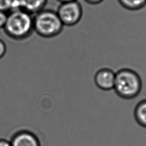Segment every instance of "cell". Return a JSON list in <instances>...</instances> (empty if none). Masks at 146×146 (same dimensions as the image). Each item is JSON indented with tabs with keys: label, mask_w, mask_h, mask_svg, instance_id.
<instances>
[{
	"label": "cell",
	"mask_w": 146,
	"mask_h": 146,
	"mask_svg": "<svg viewBox=\"0 0 146 146\" xmlns=\"http://www.w3.org/2000/svg\"><path fill=\"white\" fill-rule=\"evenodd\" d=\"M120 5L125 9L135 11L138 10L146 5V0H117Z\"/></svg>",
	"instance_id": "9"
},
{
	"label": "cell",
	"mask_w": 146,
	"mask_h": 146,
	"mask_svg": "<svg viewBox=\"0 0 146 146\" xmlns=\"http://www.w3.org/2000/svg\"><path fill=\"white\" fill-rule=\"evenodd\" d=\"M34 27V22L29 14L19 10L12 11L7 15L4 29L11 38L21 39L26 38Z\"/></svg>",
	"instance_id": "2"
},
{
	"label": "cell",
	"mask_w": 146,
	"mask_h": 146,
	"mask_svg": "<svg viewBox=\"0 0 146 146\" xmlns=\"http://www.w3.org/2000/svg\"><path fill=\"white\" fill-rule=\"evenodd\" d=\"M0 146H11L10 141L4 139H0Z\"/></svg>",
	"instance_id": "14"
},
{
	"label": "cell",
	"mask_w": 146,
	"mask_h": 146,
	"mask_svg": "<svg viewBox=\"0 0 146 146\" xmlns=\"http://www.w3.org/2000/svg\"><path fill=\"white\" fill-rule=\"evenodd\" d=\"M6 52V46L5 42L0 39V59L2 58Z\"/></svg>",
	"instance_id": "13"
},
{
	"label": "cell",
	"mask_w": 146,
	"mask_h": 146,
	"mask_svg": "<svg viewBox=\"0 0 146 146\" xmlns=\"http://www.w3.org/2000/svg\"><path fill=\"white\" fill-rule=\"evenodd\" d=\"M134 116L139 125L146 128V99L137 103L134 110Z\"/></svg>",
	"instance_id": "7"
},
{
	"label": "cell",
	"mask_w": 146,
	"mask_h": 146,
	"mask_svg": "<svg viewBox=\"0 0 146 146\" xmlns=\"http://www.w3.org/2000/svg\"><path fill=\"white\" fill-rule=\"evenodd\" d=\"M11 146H40L38 137L29 131H20L12 137Z\"/></svg>",
	"instance_id": "6"
},
{
	"label": "cell",
	"mask_w": 146,
	"mask_h": 146,
	"mask_svg": "<svg viewBox=\"0 0 146 146\" xmlns=\"http://www.w3.org/2000/svg\"><path fill=\"white\" fill-rule=\"evenodd\" d=\"M141 86V78L134 70L125 68L116 72L113 89L120 98L125 99L135 98L140 93Z\"/></svg>",
	"instance_id": "1"
},
{
	"label": "cell",
	"mask_w": 146,
	"mask_h": 146,
	"mask_svg": "<svg viewBox=\"0 0 146 146\" xmlns=\"http://www.w3.org/2000/svg\"><path fill=\"white\" fill-rule=\"evenodd\" d=\"M7 19V15L4 13V11H0V28L4 27Z\"/></svg>",
	"instance_id": "12"
},
{
	"label": "cell",
	"mask_w": 146,
	"mask_h": 146,
	"mask_svg": "<svg viewBox=\"0 0 146 146\" xmlns=\"http://www.w3.org/2000/svg\"><path fill=\"white\" fill-rule=\"evenodd\" d=\"M11 0H0V11H6L10 9Z\"/></svg>",
	"instance_id": "11"
},
{
	"label": "cell",
	"mask_w": 146,
	"mask_h": 146,
	"mask_svg": "<svg viewBox=\"0 0 146 146\" xmlns=\"http://www.w3.org/2000/svg\"><path fill=\"white\" fill-rule=\"evenodd\" d=\"M47 1V0H21L22 9L30 12L38 11L43 8Z\"/></svg>",
	"instance_id": "8"
},
{
	"label": "cell",
	"mask_w": 146,
	"mask_h": 146,
	"mask_svg": "<svg viewBox=\"0 0 146 146\" xmlns=\"http://www.w3.org/2000/svg\"><path fill=\"white\" fill-rule=\"evenodd\" d=\"M115 74L112 70L103 68L96 71L94 75V82L96 86L104 91H109L113 88Z\"/></svg>",
	"instance_id": "5"
},
{
	"label": "cell",
	"mask_w": 146,
	"mask_h": 146,
	"mask_svg": "<svg viewBox=\"0 0 146 146\" xmlns=\"http://www.w3.org/2000/svg\"><path fill=\"white\" fill-rule=\"evenodd\" d=\"M104 0H84V1L91 5H98L102 2Z\"/></svg>",
	"instance_id": "15"
},
{
	"label": "cell",
	"mask_w": 146,
	"mask_h": 146,
	"mask_svg": "<svg viewBox=\"0 0 146 146\" xmlns=\"http://www.w3.org/2000/svg\"><path fill=\"white\" fill-rule=\"evenodd\" d=\"M56 13L63 25L72 26L80 21L83 9L78 1H74L61 3Z\"/></svg>",
	"instance_id": "4"
},
{
	"label": "cell",
	"mask_w": 146,
	"mask_h": 146,
	"mask_svg": "<svg viewBox=\"0 0 146 146\" xmlns=\"http://www.w3.org/2000/svg\"><path fill=\"white\" fill-rule=\"evenodd\" d=\"M34 27L37 33L45 38L58 35L62 30L63 25L56 12L45 10L39 13L35 18Z\"/></svg>",
	"instance_id": "3"
},
{
	"label": "cell",
	"mask_w": 146,
	"mask_h": 146,
	"mask_svg": "<svg viewBox=\"0 0 146 146\" xmlns=\"http://www.w3.org/2000/svg\"><path fill=\"white\" fill-rule=\"evenodd\" d=\"M59 1L60 3H63V2H70V1H77V0H58Z\"/></svg>",
	"instance_id": "16"
},
{
	"label": "cell",
	"mask_w": 146,
	"mask_h": 146,
	"mask_svg": "<svg viewBox=\"0 0 146 146\" xmlns=\"http://www.w3.org/2000/svg\"><path fill=\"white\" fill-rule=\"evenodd\" d=\"M22 8V5L21 0H11L10 9L12 10V11L21 10Z\"/></svg>",
	"instance_id": "10"
}]
</instances>
